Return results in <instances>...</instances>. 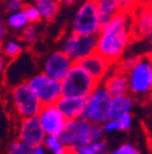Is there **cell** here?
<instances>
[{"mask_svg": "<svg viewBox=\"0 0 152 154\" xmlns=\"http://www.w3.org/2000/svg\"><path fill=\"white\" fill-rule=\"evenodd\" d=\"M130 15L134 41H144L152 25V5L140 3V5Z\"/></svg>", "mask_w": 152, "mask_h": 154, "instance_id": "14", "label": "cell"}, {"mask_svg": "<svg viewBox=\"0 0 152 154\" xmlns=\"http://www.w3.org/2000/svg\"><path fill=\"white\" fill-rule=\"evenodd\" d=\"M62 112L67 121H73L83 118V114L86 105V98H67L62 97L55 104Z\"/></svg>", "mask_w": 152, "mask_h": 154, "instance_id": "17", "label": "cell"}, {"mask_svg": "<svg viewBox=\"0 0 152 154\" xmlns=\"http://www.w3.org/2000/svg\"><path fill=\"white\" fill-rule=\"evenodd\" d=\"M99 154H108V152H107V149H104L102 152H100Z\"/></svg>", "mask_w": 152, "mask_h": 154, "instance_id": "37", "label": "cell"}, {"mask_svg": "<svg viewBox=\"0 0 152 154\" xmlns=\"http://www.w3.org/2000/svg\"><path fill=\"white\" fill-rule=\"evenodd\" d=\"M140 0H119L121 11L125 14H131L140 5Z\"/></svg>", "mask_w": 152, "mask_h": 154, "instance_id": "28", "label": "cell"}, {"mask_svg": "<svg viewBox=\"0 0 152 154\" xmlns=\"http://www.w3.org/2000/svg\"><path fill=\"white\" fill-rule=\"evenodd\" d=\"M0 50L6 56V59L9 61H11L20 56L26 49H25V44L21 42V39L10 38V39L4 41V43L0 45Z\"/></svg>", "mask_w": 152, "mask_h": 154, "instance_id": "21", "label": "cell"}, {"mask_svg": "<svg viewBox=\"0 0 152 154\" xmlns=\"http://www.w3.org/2000/svg\"><path fill=\"white\" fill-rule=\"evenodd\" d=\"M25 12L27 15V18H28V21L29 23L32 25H38L40 21H43V18H42V15L39 12V10H38L33 4H26L25 6Z\"/></svg>", "mask_w": 152, "mask_h": 154, "instance_id": "26", "label": "cell"}, {"mask_svg": "<svg viewBox=\"0 0 152 154\" xmlns=\"http://www.w3.org/2000/svg\"><path fill=\"white\" fill-rule=\"evenodd\" d=\"M133 104H134V99H133V97H130L129 94L113 98L112 99V106H111V119L118 120L123 114L130 112Z\"/></svg>", "mask_w": 152, "mask_h": 154, "instance_id": "20", "label": "cell"}, {"mask_svg": "<svg viewBox=\"0 0 152 154\" xmlns=\"http://www.w3.org/2000/svg\"><path fill=\"white\" fill-rule=\"evenodd\" d=\"M151 80H152V75H151Z\"/></svg>", "mask_w": 152, "mask_h": 154, "instance_id": "39", "label": "cell"}, {"mask_svg": "<svg viewBox=\"0 0 152 154\" xmlns=\"http://www.w3.org/2000/svg\"><path fill=\"white\" fill-rule=\"evenodd\" d=\"M133 41L131 15L121 12L101 27L96 35V53L115 66L121 61Z\"/></svg>", "mask_w": 152, "mask_h": 154, "instance_id": "1", "label": "cell"}, {"mask_svg": "<svg viewBox=\"0 0 152 154\" xmlns=\"http://www.w3.org/2000/svg\"><path fill=\"white\" fill-rule=\"evenodd\" d=\"M77 0H60V3L62 4V5H65V6H71V5H73Z\"/></svg>", "mask_w": 152, "mask_h": 154, "instance_id": "35", "label": "cell"}, {"mask_svg": "<svg viewBox=\"0 0 152 154\" xmlns=\"http://www.w3.org/2000/svg\"><path fill=\"white\" fill-rule=\"evenodd\" d=\"M151 56H152V55H151Z\"/></svg>", "mask_w": 152, "mask_h": 154, "instance_id": "40", "label": "cell"}, {"mask_svg": "<svg viewBox=\"0 0 152 154\" xmlns=\"http://www.w3.org/2000/svg\"><path fill=\"white\" fill-rule=\"evenodd\" d=\"M7 152H9V154H32L33 148L29 147L28 144H26L25 142L17 140V141H13L9 146Z\"/></svg>", "mask_w": 152, "mask_h": 154, "instance_id": "24", "label": "cell"}, {"mask_svg": "<svg viewBox=\"0 0 152 154\" xmlns=\"http://www.w3.org/2000/svg\"><path fill=\"white\" fill-rule=\"evenodd\" d=\"M7 65H9V60L6 59V56L1 53V50H0V80L4 79Z\"/></svg>", "mask_w": 152, "mask_h": 154, "instance_id": "31", "label": "cell"}, {"mask_svg": "<svg viewBox=\"0 0 152 154\" xmlns=\"http://www.w3.org/2000/svg\"><path fill=\"white\" fill-rule=\"evenodd\" d=\"M62 97L67 98H88L99 87V82L90 76L79 63L73 64L72 69L61 82Z\"/></svg>", "mask_w": 152, "mask_h": 154, "instance_id": "3", "label": "cell"}, {"mask_svg": "<svg viewBox=\"0 0 152 154\" xmlns=\"http://www.w3.org/2000/svg\"><path fill=\"white\" fill-rule=\"evenodd\" d=\"M102 27L95 0H85L75 11L72 21V32L82 35H98Z\"/></svg>", "mask_w": 152, "mask_h": 154, "instance_id": "7", "label": "cell"}, {"mask_svg": "<svg viewBox=\"0 0 152 154\" xmlns=\"http://www.w3.org/2000/svg\"><path fill=\"white\" fill-rule=\"evenodd\" d=\"M102 130H104L105 132H111V131H118V130H122V127H121V124H119L118 120H112V119H110L107 122L104 124Z\"/></svg>", "mask_w": 152, "mask_h": 154, "instance_id": "30", "label": "cell"}, {"mask_svg": "<svg viewBox=\"0 0 152 154\" xmlns=\"http://www.w3.org/2000/svg\"><path fill=\"white\" fill-rule=\"evenodd\" d=\"M32 154H44V149H43V147H42V146L35 147V148L33 149Z\"/></svg>", "mask_w": 152, "mask_h": 154, "instance_id": "36", "label": "cell"}, {"mask_svg": "<svg viewBox=\"0 0 152 154\" xmlns=\"http://www.w3.org/2000/svg\"><path fill=\"white\" fill-rule=\"evenodd\" d=\"M10 97L13 111L20 120L35 118L43 109L42 102L35 97L27 82L12 87L10 89Z\"/></svg>", "mask_w": 152, "mask_h": 154, "instance_id": "6", "label": "cell"}, {"mask_svg": "<svg viewBox=\"0 0 152 154\" xmlns=\"http://www.w3.org/2000/svg\"><path fill=\"white\" fill-rule=\"evenodd\" d=\"M3 9V0H0V10Z\"/></svg>", "mask_w": 152, "mask_h": 154, "instance_id": "38", "label": "cell"}, {"mask_svg": "<svg viewBox=\"0 0 152 154\" xmlns=\"http://www.w3.org/2000/svg\"><path fill=\"white\" fill-rule=\"evenodd\" d=\"M26 6L25 0H3V10L9 15L16 11H21Z\"/></svg>", "mask_w": 152, "mask_h": 154, "instance_id": "25", "label": "cell"}, {"mask_svg": "<svg viewBox=\"0 0 152 154\" xmlns=\"http://www.w3.org/2000/svg\"><path fill=\"white\" fill-rule=\"evenodd\" d=\"M104 149H106V143L105 142H98V143L88 144V146L78 149L77 154H99Z\"/></svg>", "mask_w": 152, "mask_h": 154, "instance_id": "27", "label": "cell"}, {"mask_svg": "<svg viewBox=\"0 0 152 154\" xmlns=\"http://www.w3.org/2000/svg\"><path fill=\"white\" fill-rule=\"evenodd\" d=\"M105 89L111 94L112 98L121 97V95L129 94V81L128 75L116 66H113L106 79L101 82Z\"/></svg>", "mask_w": 152, "mask_h": 154, "instance_id": "15", "label": "cell"}, {"mask_svg": "<svg viewBox=\"0 0 152 154\" xmlns=\"http://www.w3.org/2000/svg\"><path fill=\"white\" fill-rule=\"evenodd\" d=\"M104 130L100 125H95L80 118L78 120L67 121L65 130L57 137L59 141L67 147L80 149L88 144L98 143L102 138Z\"/></svg>", "mask_w": 152, "mask_h": 154, "instance_id": "2", "label": "cell"}, {"mask_svg": "<svg viewBox=\"0 0 152 154\" xmlns=\"http://www.w3.org/2000/svg\"><path fill=\"white\" fill-rule=\"evenodd\" d=\"M38 65L39 64H38L35 54L32 50L26 49L15 60L9 61L4 76L6 85L12 88L17 85L26 83L34 73H37Z\"/></svg>", "mask_w": 152, "mask_h": 154, "instance_id": "5", "label": "cell"}, {"mask_svg": "<svg viewBox=\"0 0 152 154\" xmlns=\"http://www.w3.org/2000/svg\"><path fill=\"white\" fill-rule=\"evenodd\" d=\"M73 64L74 63L62 50H52L42 59L40 71L51 77L52 80L62 82Z\"/></svg>", "mask_w": 152, "mask_h": 154, "instance_id": "11", "label": "cell"}, {"mask_svg": "<svg viewBox=\"0 0 152 154\" xmlns=\"http://www.w3.org/2000/svg\"><path fill=\"white\" fill-rule=\"evenodd\" d=\"M20 39H21V42H22L25 45H28V47L35 44L37 41H38V28H37V25L29 23V25L21 32Z\"/></svg>", "mask_w": 152, "mask_h": 154, "instance_id": "23", "label": "cell"}, {"mask_svg": "<svg viewBox=\"0 0 152 154\" xmlns=\"http://www.w3.org/2000/svg\"><path fill=\"white\" fill-rule=\"evenodd\" d=\"M27 85L43 105H55L62 98L61 82L52 80L42 71L34 73L27 81Z\"/></svg>", "mask_w": 152, "mask_h": 154, "instance_id": "9", "label": "cell"}, {"mask_svg": "<svg viewBox=\"0 0 152 154\" xmlns=\"http://www.w3.org/2000/svg\"><path fill=\"white\" fill-rule=\"evenodd\" d=\"M75 64L96 51V35H82L69 32L61 41V49Z\"/></svg>", "mask_w": 152, "mask_h": 154, "instance_id": "10", "label": "cell"}, {"mask_svg": "<svg viewBox=\"0 0 152 154\" xmlns=\"http://www.w3.org/2000/svg\"><path fill=\"white\" fill-rule=\"evenodd\" d=\"M95 3H96L99 9L102 26L122 12L119 6V0H95Z\"/></svg>", "mask_w": 152, "mask_h": 154, "instance_id": "18", "label": "cell"}, {"mask_svg": "<svg viewBox=\"0 0 152 154\" xmlns=\"http://www.w3.org/2000/svg\"><path fill=\"white\" fill-rule=\"evenodd\" d=\"M38 118L46 133V136L59 137L67 125V120L56 105H43Z\"/></svg>", "mask_w": 152, "mask_h": 154, "instance_id": "13", "label": "cell"}, {"mask_svg": "<svg viewBox=\"0 0 152 154\" xmlns=\"http://www.w3.org/2000/svg\"><path fill=\"white\" fill-rule=\"evenodd\" d=\"M5 23H6V27H9L13 31L22 32L29 25V21L27 18V15H26L25 10H21V11H16V12L9 14L6 16Z\"/></svg>", "mask_w": 152, "mask_h": 154, "instance_id": "22", "label": "cell"}, {"mask_svg": "<svg viewBox=\"0 0 152 154\" xmlns=\"http://www.w3.org/2000/svg\"><path fill=\"white\" fill-rule=\"evenodd\" d=\"M79 64L99 83H101L106 79V76L110 73V71L113 67V65H111L102 55H100L96 51L85 57V59H83Z\"/></svg>", "mask_w": 152, "mask_h": 154, "instance_id": "16", "label": "cell"}, {"mask_svg": "<svg viewBox=\"0 0 152 154\" xmlns=\"http://www.w3.org/2000/svg\"><path fill=\"white\" fill-rule=\"evenodd\" d=\"M144 41L147 42V44H148V47H150V49H151V55H152V25H151V28H150V32H148L147 37L145 38Z\"/></svg>", "mask_w": 152, "mask_h": 154, "instance_id": "34", "label": "cell"}, {"mask_svg": "<svg viewBox=\"0 0 152 154\" xmlns=\"http://www.w3.org/2000/svg\"><path fill=\"white\" fill-rule=\"evenodd\" d=\"M129 93L135 97H144L152 91V56L146 54L141 55L136 65L128 73Z\"/></svg>", "mask_w": 152, "mask_h": 154, "instance_id": "8", "label": "cell"}, {"mask_svg": "<svg viewBox=\"0 0 152 154\" xmlns=\"http://www.w3.org/2000/svg\"><path fill=\"white\" fill-rule=\"evenodd\" d=\"M46 138V133L38 116L20 120L18 124V140L32 148L39 147Z\"/></svg>", "mask_w": 152, "mask_h": 154, "instance_id": "12", "label": "cell"}, {"mask_svg": "<svg viewBox=\"0 0 152 154\" xmlns=\"http://www.w3.org/2000/svg\"><path fill=\"white\" fill-rule=\"evenodd\" d=\"M134 153H135V149L131 144H124L119 149L115 150L112 154H134Z\"/></svg>", "mask_w": 152, "mask_h": 154, "instance_id": "32", "label": "cell"}, {"mask_svg": "<svg viewBox=\"0 0 152 154\" xmlns=\"http://www.w3.org/2000/svg\"><path fill=\"white\" fill-rule=\"evenodd\" d=\"M118 121H119V124H121L122 130H124V131L129 130L130 126H131V121H133L131 114H130V112H125V114H123L122 116L118 119Z\"/></svg>", "mask_w": 152, "mask_h": 154, "instance_id": "29", "label": "cell"}, {"mask_svg": "<svg viewBox=\"0 0 152 154\" xmlns=\"http://www.w3.org/2000/svg\"><path fill=\"white\" fill-rule=\"evenodd\" d=\"M32 4L39 10L42 18L46 22L55 20L61 8L60 0H32Z\"/></svg>", "mask_w": 152, "mask_h": 154, "instance_id": "19", "label": "cell"}, {"mask_svg": "<svg viewBox=\"0 0 152 154\" xmlns=\"http://www.w3.org/2000/svg\"><path fill=\"white\" fill-rule=\"evenodd\" d=\"M112 97L100 83L86 98V105L83 114V119L95 125H104L111 119V106Z\"/></svg>", "mask_w": 152, "mask_h": 154, "instance_id": "4", "label": "cell"}, {"mask_svg": "<svg viewBox=\"0 0 152 154\" xmlns=\"http://www.w3.org/2000/svg\"><path fill=\"white\" fill-rule=\"evenodd\" d=\"M6 23L3 21V18L0 17V45H1L5 41V37H6Z\"/></svg>", "mask_w": 152, "mask_h": 154, "instance_id": "33", "label": "cell"}]
</instances>
